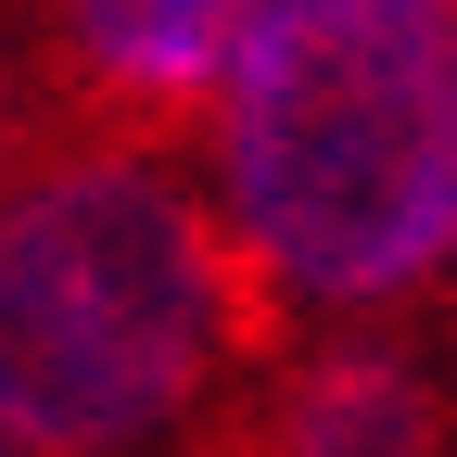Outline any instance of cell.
Segmentation results:
<instances>
[{"label":"cell","instance_id":"cell-1","mask_svg":"<svg viewBox=\"0 0 457 457\" xmlns=\"http://www.w3.org/2000/svg\"><path fill=\"white\" fill-rule=\"evenodd\" d=\"M267 356V305L179 140L51 128L0 165V445L191 457Z\"/></svg>","mask_w":457,"mask_h":457},{"label":"cell","instance_id":"cell-2","mask_svg":"<svg viewBox=\"0 0 457 457\" xmlns=\"http://www.w3.org/2000/svg\"><path fill=\"white\" fill-rule=\"evenodd\" d=\"M179 153L267 330L457 293V13L432 0H279Z\"/></svg>","mask_w":457,"mask_h":457},{"label":"cell","instance_id":"cell-3","mask_svg":"<svg viewBox=\"0 0 457 457\" xmlns=\"http://www.w3.org/2000/svg\"><path fill=\"white\" fill-rule=\"evenodd\" d=\"M216 445L228 457H457V356L420 318L267 330Z\"/></svg>","mask_w":457,"mask_h":457},{"label":"cell","instance_id":"cell-4","mask_svg":"<svg viewBox=\"0 0 457 457\" xmlns=\"http://www.w3.org/2000/svg\"><path fill=\"white\" fill-rule=\"evenodd\" d=\"M26 13H38V51H51V89L89 128L191 140L279 0H26Z\"/></svg>","mask_w":457,"mask_h":457},{"label":"cell","instance_id":"cell-5","mask_svg":"<svg viewBox=\"0 0 457 457\" xmlns=\"http://www.w3.org/2000/svg\"><path fill=\"white\" fill-rule=\"evenodd\" d=\"M38 89H51V51H38V13H13V0H0V165L51 140V128H38Z\"/></svg>","mask_w":457,"mask_h":457},{"label":"cell","instance_id":"cell-6","mask_svg":"<svg viewBox=\"0 0 457 457\" xmlns=\"http://www.w3.org/2000/svg\"><path fill=\"white\" fill-rule=\"evenodd\" d=\"M432 13H457V0H432Z\"/></svg>","mask_w":457,"mask_h":457}]
</instances>
